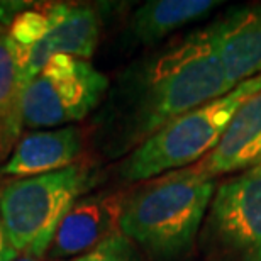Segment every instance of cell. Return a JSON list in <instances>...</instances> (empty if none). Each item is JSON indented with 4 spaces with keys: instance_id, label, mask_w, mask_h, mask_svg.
Instances as JSON below:
<instances>
[{
    "instance_id": "obj_1",
    "label": "cell",
    "mask_w": 261,
    "mask_h": 261,
    "mask_svg": "<svg viewBox=\"0 0 261 261\" xmlns=\"http://www.w3.org/2000/svg\"><path fill=\"white\" fill-rule=\"evenodd\" d=\"M208 28L126 68L109 88L95 143L109 158L127 156L173 119L232 90Z\"/></svg>"
},
{
    "instance_id": "obj_2",
    "label": "cell",
    "mask_w": 261,
    "mask_h": 261,
    "mask_svg": "<svg viewBox=\"0 0 261 261\" xmlns=\"http://www.w3.org/2000/svg\"><path fill=\"white\" fill-rule=\"evenodd\" d=\"M216 192L214 180L189 166L146 180L127 192L121 232L156 261L190 251Z\"/></svg>"
},
{
    "instance_id": "obj_5",
    "label": "cell",
    "mask_w": 261,
    "mask_h": 261,
    "mask_svg": "<svg viewBox=\"0 0 261 261\" xmlns=\"http://www.w3.org/2000/svg\"><path fill=\"white\" fill-rule=\"evenodd\" d=\"M109 92V78L90 61L56 55L25 85L24 127H65L85 119Z\"/></svg>"
},
{
    "instance_id": "obj_9",
    "label": "cell",
    "mask_w": 261,
    "mask_h": 261,
    "mask_svg": "<svg viewBox=\"0 0 261 261\" xmlns=\"http://www.w3.org/2000/svg\"><path fill=\"white\" fill-rule=\"evenodd\" d=\"M207 28L232 87L261 75V4L231 9Z\"/></svg>"
},
{
    "instance_id": "obj_7",
    "label": "cell",
    "mask_w": 261,
    "mask_h": 261,
    "mask_svg": "<svg viewBox=\"0 0 261 261\" xmlns=\"http://www.w3.org/2000/svg\"><path fill=\"white\" fill-rule=\"evenodd\" d=\"M102 25V9L95 4H43L41 38L29 53L15 61L24 80L29 83L56 55L88 60L98 46Z\"/></svg>"
},
{
    "instance_id": "obj_6",
    "label": "cell",
    "mask_w": 261,
    "mask_h": 261,
    "mask_svg": "<svg viewBox=\"0 0 261 261\" xmlns=\"http://www.w3.org/2000/svg\"><path fill=\"white\" fill-rule=\"evenodd\" d=\"M205 238L221 261H261V161L216 189Z\"/></svg>"
},
{
    "instance_id": "obj_15",
    "label": "cell",
    "mask_w": 261,
    "mask_h": 261,
    "mask_svg": "<svg viewBox=\"0 0 261 261\" xmlns=\"http://www.w3.org/2000/svg\"><path fill=\"white\" fill-rule=\"evenodd\" d=\"M17 256H19L17 249L10 243L9 234L5 231L4 221H2V217H0V261H14Z\"/></svg>"
},
{
    "instance_id": "obj_13",
    "label": "cell",
    "mask_w": 261,
    "mask_h": 261,
    "mask_svg": "<svg viewBox=\"0 0 261 261\" xmlns=\"http://www.w3.org/2000/svg\"><path fill=\"white\" fill-rule=\"evenodd\" d=\"M25 85L28 82L9 49L5 31L0 28V166L7 161L22 134Z\"/></svg>"
},
{
    "instance_id": "obj_3",
    "label": "cell",
    "mask_w": 261,
    "mask_h": 261,
    "mask_svg": "<svg viewBox=\"0 0 261 261\" xmlns=\"http://www.w3.org/2000/svg\"><path fill=\"white\" fill-rule=\"evenodd\" d=\"M258 90L261 75L173 119L130 151L119 165V175L126 181L139 184L198 163L217 146L241 103Z\"/></svg>"
},
{
    "instance_id": "obj_11",
    "label": "cell",
    "mask_w": 261,
    "mask_h": 261,
    "mask_svg": "<svg viewBox=\"0 0 261 261\" xmlns=\"http://www.w3.org/2000/svg\"><path fill=\"white\" fill-rule=\"evenodd\" d=\"M258 161H261V90L241 103L216 148L192 168L214 180L216 176L246 170Z\"/></svg>"
},
{
    "instance_id": "obj_4",
    "label": "cell",
    "mask_w": 261,
    "mask_h": 261,
    "mask_svg": "<svg viewBox=\"0 0 261 261\" xmlns=\"http://www.w3.org/2000/svg\"><path fill=\"white\" fill-rule=\"evenodd\" d=\"M95 185L97 170L83 161L5 185L0 190V217L17 253L44 258L61 219Z\"/></svg>"
},
{
    "instance_id": "obj_8",
    "label": "cell",
    "mask_w": 261,
    "mask_h": 261,
    "mask_svg": "<svg viewBox=\"0 0 261 261\" xmlns=\"http://www.w3.org/2000/svg\"><path fill=\"white\" fill-rule=\"evenodd\" d=\"M126 197L127 192H103L78 198L61 219L46 256L51 261L83 256L121 232Z\"/></svg>"
},
{
    "instance_id": "obj_16",
    "label": "cell",
    "mask_w": 261,
    "mask_h": 261,
    "mask_svg": "<svg viewBox=\"0 0 261 261\" xmlns=\"http://www.w3.org/2000/svg\"><path fill=\"white\" fill-rule=\"evenodd\" d=\"M14 261H41V259L33 258V256H25V254H22V256H17Z\"/></svg>"
},
{
    "instance_id": "obj_12",
    "label": "cell",
    "mask_w": 261,
    "mask_h": 261,
    "mask_svg": "<svg viewBox=\"0 0 261 261\" xmlns=\"http://www.w3.org/2000/svg\"><path fill=\"white\" fill-rule=\"evenodd\" d=\"M217 0H149L138 7L127 22L130 43L154 46L171 33L205 17L217 9Z\"/></svg>"
},
{
    "instance_id": "obj_14",
    "label": "cell",
    "mask_w": 261,
    "mask_h": 261,
    "mask_svg": "<svg viewBox=\"0 0 261 261\" xmlns=\"http://www.w3.org/2000/svg\"><path fill=\"white\" fill-rule=\"evenodd\" d=\"M68 261H144V256L129 238L117 232L90 253Z\"/></svg>"
},
{
    "instance_id": "obj_10",
    "label": "cell",
    "mask_w": 261,
    "mask_h": 261,
    "mask_svg": "<svg viewBox=\"0 0 261 261\" xmlns=\"http://www.w3.org/2000/svg\"><path fill=\"white\" fill-rule=\"evenodd\" d=\"M82 151L83 133L76 126L29 130L0 166V175L20 180L55 173L82 161Z\"/></svg>"
}]
</instances>
